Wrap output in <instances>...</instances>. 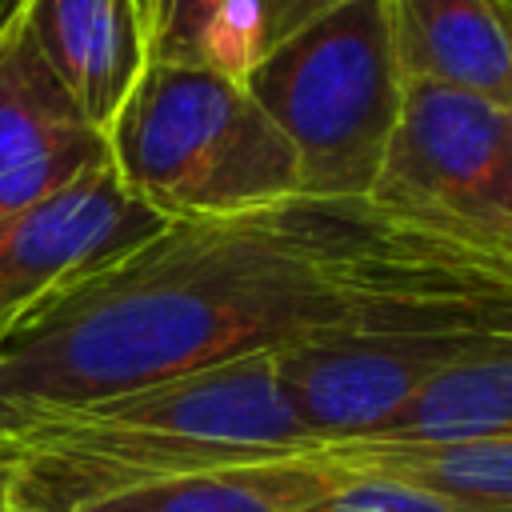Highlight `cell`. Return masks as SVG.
Masks as SVG:
<instances>
[{"label": "cell", "instance_id": "4fadbf2b", "mask_svg": "<svg viewBox=\"0 0 512 512\" xmlns=\"http://www.w3.org/2000/svg\"><path fill=\"white\" fill-rule=\"evenodd\" d=\"M268 52V0H156L148 60L248 80Z\"/></svg>", "mask_w": 512, "mask_h": 512}, {"label": "cell", "instance_id": "9a60e30c", "mask_svg": "<svg viewBox=\"0 0 512 512\" xmlns=\"http://www.w3.org/2000/svg\"><path fill=\"white\" fill-rule=\"evenodd\" d=\"M332 4L336 0H268V48L280 44L288 32H296L300 24H308L312 16H320Z\"/></svg>", "mask_w": 512, "mask_h": 512}, {"label": "cell", "instance_id": "8992f818", "mask_svg": "<svg viewBox=\"0 0 512 512\" xmlns=\"http://www.w3.org/2000/svg\"><path fill=\"white\" fill-rule=\"evenodd\" d=\"M512 328L416 324L332 332L276 352V376L316 444L380 432L432 376Z\"/></svg>", "mask_w": 512, "mask_h": 512}, {"label": "cell", "instance_id": "7c38bea8", "mask_svg": "<svg viewBox=\"0 0 512 512\" xmlns=\"http://www.w3.org/2000/svg\"><path fill=\"white\" fill-rule=\"evenodd\" d=\"M512 432V332L432 376L380 432L360 440H464Z\"/></svg>", "mask_w": 512, "mask_h": 512}, {"label": "cell", "instance_id": "e0dca14e", "mask_svg": "<svg viewBox=\"0 0 512 512\" xmlns=\"http://www.w3.org/2000/svg\"><path fill=\"white\" fill-rule=\"evenodd\" d=\"M492 8H496L500 24H504V32H508V44H512V0H492Z\"/></svg>", "mask_w": 512, "mask_h": 512}, {"label": "cell", "instance_id": "ba28073f", "mask_svg": "<svg viewBox=\"0 0 512 512\" xmlns=\"http://www.w3.org/2000/svg\"><path fill=\"white\" fill-rule=\"evenodd\" d=\"M112 164L108 136L40 56L28 20L0 32V220L20 216Z\"/></svg>", "mask_w": 512, "mask_h": 512}, {"label": "cell", "instance_id": "8fae6325", "mask_svg": "<svg viewBox=\"0 0 512 512\" xmlns=\"http://www.w3.org/2000/svg\"><path fill=\"white\" fill-rule=\"evenodd\" d=\"M340 476H392L476 508L512 512V432L464 440H332L312 448Z\"/></svg>", "mask_w": 512, "mask_h": 512}, {"label": "cell", "instance_id": "d6986e66", "mask_svg": "<svg viewBox=\"0 0 512 512\" xmlns=\"http://www.w3.org/2000/svg\"><path fill=\"white\" fill-rule=\"evenodd\" d=\"M152 8H156V0H136V12H140V24H144V44H148V24H152Z\"/></svg>", "mask_w": 512, "mask_h": 512}, {"label": "cell", "instance_id": "5bb4252c", "mask_svg": "<svg viewBox=\"0 0 512 512\" xmlns=\"http://www.w3.org/2000/svg\"><path fill=\"white\" fill-rule=\"evenodd\" d=\"M308 512H492L464 504L456 496L432 492L412 480H392V476H344L320 504Z\"/></svg>", "mask_w": 512, "mask_h": 512}, {"label": "cell", "instance_id": "7a4b0ae2", "mask_svg": "<svg viewBox=\"0 0 512 512\" xmlns=\"http://www.w3.org/2000/svg\"><path fill=\"white\" fill-rule=\"evenodd\" d=\"M320 448L276 356L196 368L0 436L12 508L76 512L124 488Z\"/></svg>", "mask_w": 512, "mask_h": 512}, {"label": "cell", "instance_id": "3957f363", "mask_svg": "<svg viewBox=\"0 0 512 512\" xmlns=\"http://www.w3.org/2000/svg\"><path fill=\"white\" fill-rule=\"evenodd\" d=\"M108 160L164 220L236 216L300 196V164L248 84L200 64L148 60L116 108Z\"/></svg>", "mask_w": 512, "mask_h": 512}, {"label": "cell", "instance_id": "277c9868", "mask_svg": "<svg viewBox=\"0 0 512 512\" xmlns=\"http://www.w3.org/2000/svg\"><path fill=\"white\" fill-rule=\"evenodd\" d=\"M300 164V196L372 200L400 120L404 76L388 0H336L244 80Z\"/></svg>", "mask_w": 512, "mask_h": 512}, {"label": "cell", "instance_id": "30bf717a", "mask_svg": "<svg viewBox=\"0 0 512 512\" xmlns=\"http://www.w3.org/2000/svg\"><path fill=\"white\" fill-rule=\"evenodd\" d=\"M340 480L344 476L316 452H296L124 488L76 512H308Z\"/></svg>", "mask_w": 512, "mask_h": 512}, {"label": "cell", "instance_id": "5b68a950", "mask_svg": "<svg viewBox=\"0 0 512 512\" xmlns=\"http://www.w3.org/2000/svg\"><path fill=\"white\" fill-rule=\"evenodd\" d=\"M372 200L512 256V104L404 80Z\"/></svg>", "mask_w": 512, "mask_h": 512}, {"label": "cell", "instance_id": "9c48e42d", "mask_svg": "<svg viewBox=\"0 0 512 512\" xmlns=\"http://www.w3.org/2000/svg\"><path fill=\"white\" fill-rule=\"evenodd\" d=\"M404 80L512 104V44L492 0H388Z\"/></svg>", "mask_w": 512, "mask_h": 512}, {"label": "cell", "instance_id": "2e32d148", "mask_svg": "<svg viewBox=\"0 0 512 512\" xmlns=\"http://www.w3.org/2000/svg\"><path fill=\"white\" fill-rule=\"evenodd\" d=\"M24 8H28V0H0V32H4L16 16H24Z\"/></svg>", "mask_w": 512, "mask_h": 512}, {"label": "cell", "instance_id": "6da1fadb", "mask_svg": "<svg viewBox=\"0 0 512 512\" xmlns=\"http://www.w3.org/2000/svg\"><path fill=\"white\" fill-rule=\"evenodd\" d=\"M416 324L512 328V256L376 200L168 220L0 336V436L196 368Z\"/></svg>", "mask_w": 512, "mask_h": 512}, {"label": "cell", "instance_id": "ac0fdd59", "mask_svg": "<svg viewBox=\"0 0 512 512\" xmlns=\"http://www.w3.org/2000/svg\"><path fill=\"white\" fill-rule=\"evenodd\" d=\"M0 512H12V496H8V464L0 460Z\"/></svg>", "mask_w": 512, "mask_h": 512}, {"label": "cell", "instance_id": "52a82bcc", "mask_svg": "<svg viewBox=\"0 0 512 512\" xmlns=\"http://www.w3.org/2000/svg\"><path fill=\"white\" fill-rule=\"evenodd\" d=\"M168 220L140 204L112 164L52 200L0 220V336L76 276L116 260Z\"/></svg>", "mask_w": 512, "mask_h": 512}, {"label": "cell", "instance_id": "ffe728a7", "mask_svg": "<svg viewBox=\"0 0 512 512\" xmlns=\"http://www.w3.org/2000/svg\"><path fill=\"white\" fill-rule=\"evenodd\" d=\"M12 512H24V508H12Z\"/></svg>", "mask_w": 512, "mask_h": 512}]
</instances>
